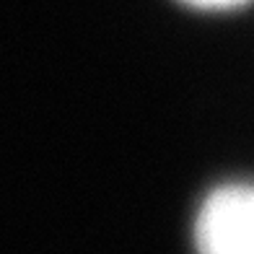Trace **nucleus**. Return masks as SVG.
<instances>
[{"instance_id":"f257e3e1","label":"nucleus","mask_w":254,"mask_h":254,"mask_svg":"<svg viewBox=\"0 0 254 254\" xmlns=\"http://www.w3.org/2000/svg\"><path fill=\"white\" fill-rule=\"evenodd\" d=\"M194 244L200 254H254V184H228L207 194Z\"/></svg>"},{"instance_id":"f03ea898","label":"nucleus","mask_w":254,"mask_h":254,"mask_svg":"<svg viewBox=\"0 0 254 254\" xmlns=\"http://www.w3.org/2000/svg\"><path fill=\"white\" fill-rule=\"evenodd\" d=\"M192 8H202V10H231L239 5H247L249 0H182Z\"/></svg>"}]
</instances>
